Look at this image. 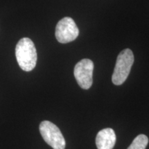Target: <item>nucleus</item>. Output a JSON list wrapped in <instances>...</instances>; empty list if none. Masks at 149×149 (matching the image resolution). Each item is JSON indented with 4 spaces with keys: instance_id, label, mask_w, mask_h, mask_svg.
I'll return each instance as SVG.
<instances>
[{
    "instance_id": "obj_1",
    "label": "nucleus",
    "mask_w": 149,
    "mask_h": 149,
    "mask_svg": "<svg viewBox=\"0 0 149 149\" xmlns=\"http://www.w3.org/2000/svg\"><path fill=\"white\" fill-rule=\"evenodd\" d=\"M15 55L20 68L29 72L35 68L37 54L34 43L31 39L24 37L19 41L15 48Z\"/></svg>"
},
{
    "instance_id": "obj_2",
    "label": "nucleus",
    "mask_w": 149,
    "mask_h": 149,
    "mask_svg": "<svg viewBox=\"0 0 149 149\" xmlns=\"http://www.w3.org/2000/svg\"><path fill=\"white\" fill-rule=\"evenodd\" d=\"M134 63V55L130 49L126 48L117 56L112 81L115 85H122L127 79Z\"/></svg>"
},
{
    "instance_id": "obj_3",
    "label": "nucleus",
    "mask_w": 149,
    "mask_h": 149,
    "mask_svg": "<svg viewBox=\"0 0 149 149\" xmlns=\"http://www.w3.org/2000/svg\"><path fill=\"white\" fill-rule=\"evenodd\" d=\"M40 131L44 140L53 149H65L66 141L61 130L49 121H43L40 125Z\"/></svg>"
},
{
    "instance_id": "obj_4",
    "label": "nucleus",
    "mask_w": 149,
    "mask_h": 149,
    "mask_svg": "<svg viewBox=\"0 0 149 149\" xmlns=\"http://www.w3.org/2000/svg\"><path fill=\"white\" fill-rule=\"evenodd\" d=\"M79 33V29L71 17H66L61 19L56 26V39L61 44H66L76 40Z\"/></svg>"
},
{
    "instance_id": "obj_5",
    "label": "nucleus",
    "mask_w": 149,
    "mask_h": 149,
    "mask_svg": "<svg viewBox=\"0 0 149 149\" xmlns=\"http://www.w3.org/2000/svg\"><path fill=\"white\" fill-rule=\"evenodd\" d=\"M94 64L88 59H84L75 65L74 75L76 81L81 88L89 89L93 84V72Z\"/></svg>"
},
{
    "instance_id": "obj_6",
    "label": "nucleus",
    "mask_w": 149,
    "mask_h": 149,
    "mask_svg": "<svg viewBox=\"0 0 149 149\" xmlns=\"http://www.w3.org/2000/svg\"><path fill=\"white\" fill-rule=\"evenodd\" d=\"M97 149H113L116 142V135L111 128H104L97 133L96 137Z\"/></svg>"
},
{
    "instance_id": "obj_7",
    "label": "nucleus",
    "mask_w": 149,
    "mask_h": 149,
    "mask_svg": "<svg viewBox=\"0 0 149 149\" xmlns=\"http://www.w3.org/2000/svg\"><path fill=\"white\" fill-rule=\"evenodd\" d=\"M148 143V138L146 135L141 134L135 137L127 149H146Z\"/></svg>"
}]
</instances>
